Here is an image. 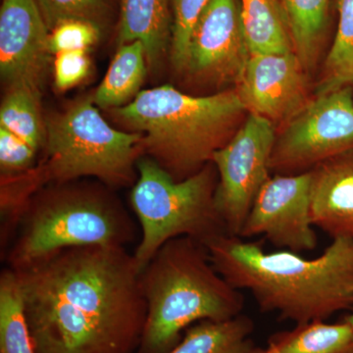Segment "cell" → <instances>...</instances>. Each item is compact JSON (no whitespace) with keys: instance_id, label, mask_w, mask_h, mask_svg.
Masks as SVG:
<instances>
[{"instance_id":"8fae6325","label":"cell","mask_w":353,"mask_h":353,"mask_svg":"<svg viewBox=\"0 0 353 353\" xmlns=\"http://www.w3.org/2000/svg\"><path fill=\"white\" fill-rule=\"evenodd\" d=\"M250 57L240 0H209L190 37L185 71L202 80L236 85Z\"/></svg>"},{"instance_id":"7c38bea8","label":"cell","mask_w":353,"mask_h":353,"mask_svg":"<svg viewBox=\"0 0 353 353\" xmlns=\"http://www.w3.org/2000/svg\"><path fill=\"white\" fill-rule=\"evenodd\" d=\"M248 114L285 126L311 101L308 72L296 52L252 55L236 85Z\"/></svg>"},{"instance_id":"cb8c5ba5","label":"cell","mask_w":353,"mask_h":353,"mask_svg":"<svg viewBox=\"0 0 353 353\" xmlns=\"http://www.w3.org/2000/svg\"><path fill=\"white\" fill-rule=\"evenodd\" d=\"M50 32L69 20H82L101 28L108 20L109 0H36Z\"/></svg>"},{"instance_id":"4316f807","label":"cell","mask_w":353,"mask_h":353,"mask_svg":"<svg viewBox=\"0 0 353 353\" xmlns=\"http://www.w3.org/2000/svg\"><path fill=\"white\" fill-rule=\"evenodd\" d=\"M37 152L19 137L0 127V169L2 179L13 178L36 168Z\"/></svg>"},{"instance_id":"f546056e","label":"cell","mask_w":353,"mask_h":353,"mask_svg":"<svg viewBox=\"0 0 353 353\" xmlns=\"http://www.w3.org/2000/svg\"><path fill=\"white\" fill-rule=\"evenodd\" d=\"M345 321H347L348 324L352 326V328L353 330V313L352 315L347 316V317L345 318Z\"/></svg>"},{"instance_id":"83f0119b","label":"cell","mask_w":353,"mask_h":353,"mask_svg":"<svg viewBox=\"0 0 353 353\" xmlns=\"http://www.w3.org/2000/svg\"><path fill=\"white\" fill-rule=\"evenodd\" d=\"M88 51H65L57 54L54 61V83L59 90L76 87L87 78L90 71Z\"/></svg>"},{"instance_id":"30bf717a","label":"cell","mask_w":353,"mask_h":353,"mask_svg":"<svg viewBox=\"0 0 353 353\" xmlns=\"http://www.w3.org/2000/svg\"><path fill=\"white\" fill-rule=\"evenodd\" d=\"M311 219V172L270 176L255 197L240 238L264 236L294 252L313 250L317 236Z\"/></svg>"},{"instance_id":"277c9868","label":"cell","mask_w":353,"mask_h":353,"mask_svg":"<svg viewBox=\"0 0 353 353\" xmlns=\"http://www.w3.org/2000/svg\"><path fill=\"white\" fill-rule=\"evenodd\" d=\"M148 314L137 353H168L197 322L241 315L243 296L215 270L205 246L190 236L167 241L139 274Z\"/></svg>"},{"instance_id":"3957f363","label":"cell","mask_w":353,"mask_h":353,"mask_svg":"<svg viewBox=\"0 0 353 353\" xmlns=\"http://www.w3.org/2000/svg\"><path fill=\"white\" fill-rule=\"evenodd\" d=\"M111 112L143 134V152L176 181L210 163L248 115L236 90L192 97L169 85L141 90L131 103Z\"/></svg>"},{"instance_id":"484cf974","label":"cell","mask_w":353,"mask_h":353,"mask_svg":"<svg viewBox=\"0 0 353 353\" xmlns=\"http://www.w3.org/2000/svg\"><path fill=\"white\" fill-rule=\"evenodd\" d=\"M101 28L82 20H69L55 27L50 34L51 54L65 51L90 50L101 38Z\"/></svg>"},{"instance_id":"6da1fadb","label":"cell","mask_w":353,"mask_h":353,"mask_svg":"<svg viewBox=\"0 0 353 353\" xmlns=\"http://www.w3.org/2000/svg\"><path fill=\"white\" fill-rule=\"evenodd\" d=\"M14 271L34 352H138L148 307L127 248H63Z\"/></svg>"},{"instance_id":"4fadbf2b","label":"cell","mask_w":353,"mask_h":353,"mask_svg":"<svg viewBox=\"0 0 353 353\" xmlns=\"http://www.w3.org/2000/svg\"><path fill=\"white\" fill-rule=\"evenodd\" d=\"M50 34L36 0L2 1L0 73L8 88L41 92L51 54Z\"/></svg>"},{"instance_id":"d4e9b609","label":"cell","mask_w":353,"mask_h":353,"mask_svg":"<svg viewBox=\"0 0 353 353\" xmlns=\"http://www.w3.org/2000/svg\"><path fill=\"white\" fill-rule=\"evenodd\" d=\"M209 0H172L173 25L170 57L176 71L187 70L190 37Z\"/></svg>"},{"instance_id":"9c48e42d","label":"cell","mask_w":353,"mask_h":353,"mask_svg":"<svg viewBox=\"0 0 353 353\" xmlns=\"http://www.w3.org/2000/svg\"><path fill=\"white\" fill-rule=\"evenodd\" d=\"M276 129L270 121L248 114L233 138L213 155L218 173L215 208L228 234L240 236L255 197L270 178Z\"/></svg>"},{"instance_id":"2e32d148","label":"cell","mask_w":353,"mask_h":353,"mask_svg":"<svg viewBox=\"0 0 353 353\" xmlns=\"http://www.w3.org/2000/svg\"><path fill=\"white\" fill-rule=\"evenodd\" d=\"M253 329L252 320L241 314L227 321L197 322L168 353H264L250 339Z\"/></svg>"},{"instance_id":"ba28073f","label":"cell","mask_w":353,"mask_h":353,"mask_svg":"<svg viewBox=\"0 0 353 353\" xmlns=\"http://www.w3.org/2000/svg\"><path fill=\"white\" fill-rule=\"evenodd\" d=\"M353 150V92L345 87L315 95L296 117L281 128L270 170L296 175L325 160Z\"/></svg>"},{"instance_id":"7a4b0ae2","label":"cell","mask_w":353,"mask_h":353,"mask_svg":"<svg viewBox=\"0 0 353 353\" xmlns=\"http://www.w3.org/2000/svg\"><path fill=\"white\" fill-rule=\"evenodd\" d=\"M215 270L236 290H248L262 312L296 325L325 321L353 306V239H334L320 256L283 250L221 234L204 245Z\"/></svg>"},{"instance_id":"5bb4252c","label":"cell","mask_w":353,"mask_h":353,"mask_svg":"<svg viewBox=\"0 0 353 353\" xmlns=\"http://www.w3.org/2000/svg\"><path fill=\"white\" fill-rule=\"evenodd\" d=\"M311 219L332 238L353 239V150L311 169Z\"/></svg>"},{"instance_id":"5b68a950","label":"cell","mask_w":353,"mask_h":353,"mask_svg":"<svg viewBox=\"0 0 353 353\" xmlns=\"http://www.w3.org/2000/svg\"><path fill=\"white\" fill-rule=\"evenodd\" d=\"M75 181L51 183L32 194L4 252L9 268H24L63 248H127L136 241L137 223L108 187Z\"/></svg>"},{"instance_id":"44dd1931","label":"cell","mask_w":353,"mask_h":353,"mask_svg":"<svg viewBox=\"0 0 353 353\" xmlns=\"http://www.w3.org/2000/svg\"><path fill=\"white\" fill-rule=\"evenodd\" d=\"M0 353H36L19 280L9 267L0 275Z\"/></svg>"},{"instance_id":"e0dca14e","label":"cell","mask_w":353,"mask_h":353,"mask_svg":"<svg viewBox=\"0 0 353 353\" xmlns=\"http://www.w3.org/2000/svg\"><path fill=\"white\" fill-rule=\"evenodd\" d=\"M246 41L252 55L294 52L280 0H240Z\"/></svg>"},{"instance_id":"7402d4cb","label":"cell","mask_w":353,"mask_h":353,"mask_svg":"<svg viewBox=\"0 0 353 353\" xmlns=\"http://www.w3.org/2000/svg\"><path fill=\"white\" fill-rule=\"evenodd\" d=\"M339 25L315 95L353 85V0H338Z\"/></svg>"},{"instance_id":"ac0fdd59","label":"cell","mask_w":353,"mask_h":353,"mask_svg":"<svg viewBox=\"0 0 353 353\" xmlns=\"http://www.w3.org/2000/svg\"><path fill=\"white\" fill-rule=\"evenodd\" d=\"M146 62L145 48L141 41L120 46L92 97L95 105L112 110L131 103L145 82Z\"/></svg>"},{"instance_id":"9a60e30c","label":"cell","mask_w":353,"mask_h":353,"mask_svg":"<svg viewBox=\"0 0 353 353\" xmlns=\"http://www.w3.org/2000/svg\"><path fill=\"white\" fill-rule=\"evenodd\" d=\"M172 25L169 0H120L118 43L141 41L150 67L157 66L170 50Z\"/></svg>"},{"instance_id":"8992f818","label":"cell","mask_w":353,"mask_h":353,"mask_svg":"<svg viewBox=\"0 0 353 353\" xmlns=\"http://www.w3.org/2000/svg\"><path fill=\"white\" fill-rule=\"evenodd\" d=\"M137 170L130 203L141 227V241L132 253L139 270L173 239L190 236L204 245L227 234L215 208L218 173L212 162L182 181L152 157L139 158Z\"/></svg>"},{"instance_id":"f1b7e54d","label":"cell","mask_w":353,"mask_h":353,"mask_svg":"<svg viewBox=\"0 0 353 353\" xmlns=\"http://www.w3.org/2000/svg\"><path fill=\"white\" fill-rule=\"evenodd\" d=\"M264 353H283V352H281L280 350H278V348H276L275 347H274V345H270V343H269L268 347L265 348Z\"/></svg>"},{"instance_id":"52a82bcc","label":"cell","mask_w":353,"mask_h":353,"mask_svg":"<svg viewBox=\"0 0 353 353\" xmlns=\"http://www.w3.org/2000/svg\"><path fill=\"white\" fill-rule=\"evenodd\" d=\"M143 134L114 129L94 106V97L77 102L46 123V164L38 167L44 183H65L85 176L109 188L136 183Z\"/></svg>"},{"instance_id":"603a6c76","label":"cell","mask_w":353,"mask_h":353,"mask_svg":"<svg viewBox=\"0 0 353 353\" xmlns=\"http://www.w3.org/2000/svg\"><path fill=\"white\" fill-rule=\"evenodd\" d=\"M41 92L26 87L8 88L0 108V127L13 132L36 150L46 145V125L39 110Z\"/></svg>"},{"instance_id":"d6986e66","label":"cell","mask_w":353,"mask_h":353,"mask_svg":"<svg viewBox=\"0 0 353 353\" xmlns=\"http://www.w3.org/2000/svg\"><path fill=\"white\" fill-rule=\"evenodd\" d=\"M294 52L310 72L317 64L328 24L330 0H280Z\"/></svg>"},{"instance_id":"ffe728a7","label":"cell","mask_w":353,"mask_h":353,"mask_svg":"<svg viewBox=\"0 0 353 353\" xmlns=\"http://www.w3.org/2000/svg\"><path fill=\"white\" fill-rule=\"evenodd\" d=\"M269 343L283 353H353V330L347 321H314L273 334Z\"/></svg>"}]
</instances>
